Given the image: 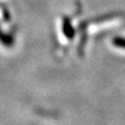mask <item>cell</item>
<instances>
[{
    "instance_id": "obj_2",
    "label": "cell",
    "mask_w": 125,
    "mask_h": 125,
    "mask_svg": "<svg viewBox=\"0 0 125 125\" xmlns=\"http://www.w3.org/2000/svg\"><path fill=\"white\" fill-rule=\"evenodd\" d=\"M112 43H113L116 47L125 49V38H121V37L114 38L113 41H112Z\"/></svg>"
},
{
    "instance_id": "obj_1",
    "label": "cell",
    "mask_w": 125,
    "mask_h": 125,
    "mask_svg": "<svg viewBox=\"0 0 125 125\" xmlns=\"http://www.w3.org/2000/svg\"><path fill=\"white\" fill-rule=\"evenodd\" d=\"M63 33L68 39H72L75 35V31L68 18H64L63 20Z\"/></svg>"
}]
</instances>
